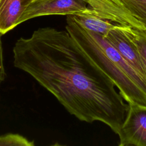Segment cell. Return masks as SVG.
I'll return each instance as SVG.
<instances>
[{"label": "cell", "mask_w": 146, "mask_h": 146, "mask_svg": "<svg viewBox=\"0 0 146 146\" xmlns=\"http://www.w3.org/2000/svg\"><path fill=\"white\" fill-rule=\"evenodd\" d=\"M72 15L74 19L84 29L103 36H106L116 25L95 14L90 7L85 12Z\"/></svg>", "instance_id": "obj_7"}, {"label": "cell", "mask_w": 146, "mask_h": 146, "mask_svg": "<svg viewBox=\"0 0 146 146\" xmlns=\"http://www.w3.org/2000/svg\"><path fill=\"white\" fill-rule=\"evenodd\" d=\"M13 52L14 67L31 76L70 114L89 123L102 122L117 133L128 103L66 30L39 28L18 39Z\"/></svg>", "instance_id": "obj_1"}, {"label": "cell", "mask_w": 146, "mask_h": 146, "mask_svg": "<svg viewBox=\"0 0 146 146\" xmlns=\"http://www.w3.org/2000/svg\"><path fill=\"white\" fill-rule=\"evenodd\" d=\"M125 119L117 132L119 146H146V107L129 104Z\"/></svg>", "instance_id": "obj_4"}, {"label": "cell", "mask_w": 146, "mask_h": 146, "mask_svg": "<svg viewBox=\"0 0 146 146\" xmlns=\"http://www.w3.org/2000/svg\"><path fill=\"white\" fill-rule=\"evenodd\" d=\"M31 0H0V34L13 29Z\"/></svg>", "instance_id": "obj_6"}, {"label": "cell", "mask_w": 146, "mask_h": 146, "mask_svg": "<svg viewBox=\"0 0 146 146\" xmlns=\"http://www.w3.org/2000/svg\"><path fill=\"white\" fill-rule=\"evenodd\" d=\"M33 141L18 133H6L0 135V146H33Z\"/></svg>", "instance_id": "obj_9"}, {"label": "cell", "mask_w": 146, "mask_h": 146, "mask_svg": "<svg viewBox=\"0 0 146 146\" xmlns=\"http://www.w3.org/2000/svg\"><path fill=\"white\" fill-rule=\"evenodd\" d=\"M35 1V0H31V1Z\"/></svg>", "instance_id": "obj_11"}, {"label": "cell", "mask_w": 146, "mask_h": 146, "mask_svg": "<svg viewBox=\"0 0 146 146\" xmlns=\"http://www.w3.org/2000/svg\"><path fill=\"white\" fill-rule=\"evenodd\" d=\"M66 16V30L93 62L112 80L124 100L146 107V80L104 36L84 29L72 15Z\"/></svg>", "instance_id": "obj_2"}, {"label": "cell", "mask_w": 146, "mask_h": 146, "mask_svg": "<svg viewBox=\"0 0 146 146\" xmlns=\"http://www.w3.org/2000/svg\"><path fill=\"white\" fill-rule=\"evenodd\" d=\"M104 36L135 70L146 80V68L141 56L136 45L124 31V26L116 24Z\"/></svg>", "instance_id": "obj_5"}, {"label": "cell", "mask_w": 146, "mask_h": 146, "mask_svg": "<svg viewBox=\"0 0 146 146\" xmlns=\"http://www.w3.org/2000/svg\"><path fill=\"white\" fill-rule=\"evenodd\" d=\"M1 34H0V83L3 82L6 77V73L5 71L4 63H3V47L1 41Z\"/></svg>", "instance_id": "obj_10"}, {"label": "cell", "mask_w": 146, "mask_h": 146, "mask_svg": "<svg viewBox=\"0 0 146 146\" xmlns=\"http://www.w3.org/2000/svg\"><path fill=\"white\" fill-rule=\"evenodd\" d=\"M124 31L136 45L146 68V36L128 26H124Z\"/></svg>", "instance_id": "obj_8"}, {"label": "cell", "mask_w": 146, "mask_h": 146, "mask_svg": "<svg viewBox=\"0 0 146 146\" xmlns=\"http://www.w3.org/2000/svg\"><path fill=\"white\" fill-rule=\"evenodd\" d=\"M88 9L84 0H35L27 7L18 25L40 16L76 15L86 11Z\"/></svg>", "instance_id": "obj_3"}]
</instances>
